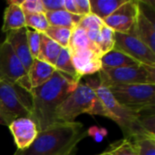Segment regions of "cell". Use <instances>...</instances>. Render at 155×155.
<instances>
[{
    "mask_svg": "<svg viewBox=\"0 0 155 155\" xmlns=\"http://www.w3.org/2000/svg\"><path fill=\"white\" fill-rule=\"evenodd\" d=\"M79 82L57 70L44 84L30 91L32 120L38 132L56 124L55 114L64 100L74 91Z\"/></svg>",
    "mask_w": 155,
    "mask_h": 155,
    "instance_id": "6da1fadb",
    "label": "cell"
},
{
    "mask_svg": "<svg viewBox=\"0 0 155 155\" xmlns=\"http://www.w3.org/2000/svg\"><path fill=\"white\" fill-rule=\"evenodd\" d=\"M87 135L81 123H56L38 132L28 148L16 150L14 155H72Z\"/></svg>",
    "mask_w": 155,
    "mask_h": 155,
    "instance_id": "7a4b0ae2",
    "label": "cell"
},
{
    "mask_svg": "<svg viewBox=\"0 0 155 155\" xmlns=\"http://www.w3.org/2000/svg\"><path fill=\"white\" fill-rule=\"evenodd\" d=\"M99 83H81L64 100L55 114L56 123H73L82 114L110 118V114L96 94Z\"/></svg>",
    "mask_w": 155,
    "mask_h": 155,
    "instance_id": "3957f363",
    "label": "cell"
},
{
    "mask_svg": "<svg viewBox=\"0 0 155 155\" xmlns=\"http://www.w3.org/2000/svg\"><path fill=\"white\" fill-rule=\"evenodd\" d=\"M96 94L108 111L110 119L115 122L121 128L124 139L133 141L138 137L152 136L140 124L138 120L139 114L119 104L108 88L99 84L96 87Z\"/></svg>",
    "mask_w": 155,
    "mask_h": 155,
    "instance_id": "277c9868",
    "label": "cell"
},
{
    "mask_svg": "<svg viewBox=\"0 0 155 155\" xmlns=\"http://www.w3.org/2000/svg\"><path fill=\"white\" fill-rule=\"evenodd\" d=\"M0 105L7 126L17 118L32 119V95L17 83L0 80Z\"/></svg>",
    "mask_w": 155,
    "mask_h": 155,
    "instance_id": "5b68a950",
    "label": "cell"
},
{
    "mask_svg": "<svg viewBox=\"0 0 155 155\" xmlns=\"http://www.w3.org/2000/svg\"><path fill=\"white\" fill-rule=\"evenodd\" d=\"M115 101L136 113L154 111L155 84H117L108 87Z\"/></svg>",
    "mask_w": 155,
    "mask_h": 155,
    "instance_id": "8992f818",
    "label": "cell"
},
{
    "mask_svg": "<svg viewBox=\"0 0 155 155\" xmlns=\"http://www.w3.org/2000/svg\"><path fill=\"white\" fill-rule=\"evenodd\" d=\"M99 84L106 88L117 84H155V67L137 64L119 68H102Z\"/></svg>",
    "mask_w": 155,
    "mask_h": 155,
    "instance_id": "52a82bcc",
    "label": "cell"
},
{
    "mask_svg": "<svg viewBox=\"0 0 155 155\" xmlns=\"http://www.w3.org/2000/svg\"><path fill=\"white\" fill-rule=\"evenodd\" d=\"M114 48L126 54L141 64L155 67V53L132 34L115 33Z\"/></svg>",
    "mask_w": 155,
    "mask_h": 155,
    "instance_id": "ba28073f",
    "label": "cell"
},
{
    "mask_svg": "<svg viewBox=\"0 0 155 155\" xmlns=\"http://www.w3.org/2000/svg\"><path fill=\"white\" fill-rule=\"evenodd\" d=\"M138 13V1L127 0L106 17L104 23L115 33L129 34L136 22Z\"/></svg>",
    "mask_w": 155,
    "mask_h": 155,
    "instance_id": "9c48e42d",
    "label": "cell"
},
{
    "mask_svg": "<svg viewBox=\"0 0 155 155\" xmlns=\"http://www.w3.org/2000/svg\"><path fill=\"white\" fill-rule=\"evenodd\" d=\"M25 74L11 45L5 40H0V80L16 83Z\"/></svg>",
    "mask_w": 155,
    "mask_h": 155,
    "instance_id": "30bf717a",
    "label": "cell"
},
{
    "mask_svg": "<svg viewBox=\"0 0 155 155\" xmlns=\"http://www.w3.org/2000/svg\"><path fill=\"white\" fill-rule=\"evenodd\" d=\"M70 54L73 64L81 77L99 73L102 69L103 54L99 52L91 49H74L70 50Z\"/></svg>",
    "mask_w": 155,
    "mask_h": 155,
    "instance_id": "8fae6325",
    "label": "cell"
},
{
    "mask_svg": "<svg viewBox=\"0 0 155 155\" xmlns=\"http://www.w3.org/2000/svg\"><path fill=\"white\" fill-rule=\"evenodd\" d=\"M55 68L54 66L41 60L34 59L27 74L16 83L30 92L32 89L46 83L53 76Z\"/></svg>",
    "mask_w": 155,
    "mask_h": 155,
    "instance_id": "7c38bea8",
    "label": "cell"
},
{
    "mask_svg": "<svg viewBox=\"0 0 155 155\" xmlns=\"http://www.w3.org/2000/svg\"><path fill=\"white\" fill-rule=\"evenodd\" d=\"M8 128L14 136L17 150L28 148L38 134L35 123L30 118H17L8 125Z\"/></svg>",
    "mask_w": 155,
    "mask_h": 155,
    "instance_id": "4fadbf2b",
    "label": "cell"
},
{
    "mask_svg": "<svg viewBox=\"0 0 155 155\" xmlns=\"http://www.w3.org/2000/svg\"><path fill=\"white\" fill-rule=\"evenodd\" d=\"M5 40L11 45L14 53L15 54L16 57L25 70V73L27 74L34 61L30 54L27 43V27L8 31Z\"/></svg>",
    "mask_w": 155,
    "mask_h": 155,
    "instance_id": "5bb4252c",
    "label": "cell"
},
{
    "mask_svg": "<svg viewBox=\"0 0 155 155\" xmlns=\"http://www.w3.org/2000/svg\"><path fill=\"white\" fill-rule=\"evenodd\" d=\"M129 34H132L136 37H138L153 53H155L154 22L140 7H139V13L136 18V22Z\"/></svg>",
    "mask_w": 155,
    "mask_h": 155,
    "instance_id": "9a60e30c",
    "label": "cell"
},
{
    "mask_svg": "<svg viewBox=\"0 0 155 155\" xmlns=\"http://www.w3.org/2000/svg\"><path fill=\"white\" fill-rule=\"evenodd\" d=\"M23 1V0H22ZM22 1H9L8 6L4 13V22L2 25V32L7 33L8 31L17 30L25 27V14L23 13L20 5Z\"/></svg>",
    "mask_w": 155,
    "mask_h": 155,
    "instance_id": "2e32d148",
    "label": "cell"
},
{
    "mask_svg": "<svg viewBox=\"0 0 155 155\" xmlns=\"http://www.w3.org/2000/svg\"><path fill=\"white\" fill-rule=\"evenodd\" d=\"M45 15L49 25L67 27L70 29H74L83 17L77 15L71 14L64 9L57 11H45Z\"/></svg>",
    "mask_w": 155,
    "mask_h": 155,
    "instance_id": "e0dca14e",
    "label": "cell"
},
{
    "mask_svg": "<svg viewBox=\"0 0 155 155\" xmlns=\"http://www.w3.org/2000/svg\"><path fill=\"white\" fill-rule=\"evenodd\" d=\"M102 68H119L141 64L126 54L114 47L101 57Z\"/></svg>",
    "mask_w": 155,
    "mask_h": 155,
    "instance_id": "ac0fdd59",
    "label": "cell"
},
{
    "mask_svg": "<svg viewBox=\"0 0 155 155\" xmlns=\"http://www.w3.org/2000/svg\"><path fill=\"white\" fill-rule=\"evenodd\" d=\"M62 51V47L46 36L45 34H41V45L39 54L36 59L49 64L54 67L55 62Z\"/></svg>",
    "mask_w": 155,
    "mask_h": 155,
    "instance_id": "d6986e66",
    "label": "cell"
},
{
    "mask_svg": "<svg viewBox=\"0 0 155 155\" xmlns=\"http://www.w3.org/2000/svg\"><path fill=\"white\" fill-rule=\"evenodd\" d=\"M103 25V20L90 14L85 16H83L77 26L83 28L85 31L87 37L98 47L101 36V28Z\"/></svg>",
    "mask_w": 155,
    "mask_h": 155,
    "instance_id": "ffe728a7",
    "label": "cell"
},
{
    "mask_svg": "<svg viewBox=\"0 0 155 155\" xmlns=\"http://www.w3.org/2000/svg\"><path fill=\"white\" fill-rule=\"evenodd\" d=\"M125 1L127 0H89L90 11L92 15L104 21Z\"/></svg>",
    "mask_w": 155,
    "mask_h": 155,
    "instance_id": "44dd1931",
    "label": "cell"
},
{
    "mask_svg": "<svg viewBox=\"0 0 155 155\" xmlns=\"http://www.w3.org/2000/svg\"><path fill=\"white\" fill-rule=\"evenodd\" d=\"M54 68H55V70L71 76L73 79H74L77 82H80V80L82 78L77 74V72H76V70L73 64L70 50L68 47L67 48H62V51H61V53H60V54H59V56L55 62Z\"/></svg>",
    "mask_w": 155,
    "mask_h": 155,
    "instance_id": "7402d4cb",
    "label": "cell"
},
{
    "mask_svg": "<svg viewBox=\"0 0 155 155\" xmlns=\"http://www.w3.org/2000/svg\"><path fill=\"white\" fill-rule=\"evenodd\" d=\"M68 48L70 50H74V49H91V50L101 53L99 48L87 37L85 31L83 28L79 27V26H76L74 29H73Z\"/></svg>",
    "mask_w": 155,
    "mask_h": 155,
    "instance_id": "603a6c76",
    "label": "cell"
},
{
    "mask_svg": "<svg viewBox=\"0 0 155 155\" xmlns=\"http://www.w3.org/2000/svg\"><path fill=\"white\" fill-rule=\"evenodd\" d=\"M73 29L67 27H61V26H52L46 29L44 33L46 36L52 39L54 42L58 44L62 48H67L69 45L70 38L72 35Z\"/></svg>",
    "mask_w": 155,
    "mask_h": 155,
    "instance_id": "cb8c5ba5",
    "label": "cell"
},
{
    "mask_svg": "<svg viewBox=\"0 0 155 155\" xmlns=\"http://www.w3.org/2000/svg\"><path fill=\"white\" fill-rule=\"evenodd\" d=\"M25 27L29 29L32 28V30H35L41 34H44L46 31V29L49 27V24L45 13L25 15Z\"/></svg>",
    "mask_w": 155,
    "mask_h": 155,
    "instance_id": "d4e9b609",
    "label": "cell"
},
{
    "mask_svg": "<svg viewBox=\"0 0 155 155\" xmlns=\"http://www.w3.org/2000/svg\"><path fill=\"white\" fill-rule=\"evenodd\" d=\"M131 142L138 155H155V137L143 136Z\"/></svg>",
    "mask_w": 155,
    "mask_h": 155,
    "instance_id": "484cf974",
    "label": "cell"
},
{
    "mask_svg": "<svg viewBox=\"0 0 155 155\" xmlns=\"http://www.w3.org/2000/svg\"><path fill=\"white\" fill-rule=\"evenodd\" d=\"M115 32L112 30L110 27H108L104 23L101 28V36H100V42L98 45V48L102 54H104L114 49V44H115V37H114Z\"/></svg>",
    "mask_w": 155,
    "mask_h": 155,
    "instance_id": "4316f807",
    "label": "cell"
},
{
    "mask_svg": "<svg viewBox=\"0 0 155 155\" xmlns=\"http://www.w3.org/2000/svg\"><path fill=\"white\" fill-rule=\"evenodd\" d=\"M108 151L110 155H138L132 142L127 139L111 144Z\"/></svg>",
    "mask_w": 155,
    "mask_h": 155,
    "instance_id": "83f0119b",
    "label": "cell"
},
{
    "mask_svg": "<svg viewBox=\"0 0 155 155\" xmlns=\"http://www.w3.org/2000/svg\"><path fill=\"white\" fill-rule=\"evenodd\" d=\"M138 120L142 127L150 135L155 137V114L154 111H145L139 113Z\"/></svg>",
    "mask_w": 155,
    "mask_h": 155,
    "instance_id": "f1b7e54d",
    "label": "cell"
},
{
    "mask_svg": "<svg viewBox=\"0 0 155 155\" xmlns=\"http://www.w3.org/2000/svg\"><path fill=\"white\" fill-rule=\"evenodd\" d=\"M27 43L30 54L33 59H36L40 50L41 45V33H38L35 30L27 28Z\"/></svg>",
    "mask_w": 155,
    "mask_h": 155,
    "instance_id": "f546056e",
    "label": "cell"
},
{
    "mask_svg": "<svg viewBox=\"0 0 155 155\" xmlns=\"http://www.w3.org/2000/svg\"><path fill=\"white\" fill-rule=\"evenodd\" d=\"M20 7L25 15L45 12L42 0H23Z\"/></svg>",
    "mask_w": 155,
    "mask_h": 155,
    "instance_id": "4dcf8cb0",
    "label": "cell"
},
{
    "mask_svg": "<svg viewBox=\"0 0 155 155\" xmlns=\"http://www.w3.org/2000/svg\"><path fill=\"white\" fill-rule=\"evenodd\" d=\"M45 11H57L64 9V0H42Z\"/></svg>",
    "mask_w": 155,
    "mask_h": 155,
    "instance_id": "1f68e13d",
    "label": "cell"
},
{
    "mask_svg": "<svg viewBox=\"0 0 155 155\" xmlns=\"http://www.w3.org/2000/svg\"><path fill=\"white\" fill-rule=\"evenodd\" d=\"M74 2H75V5H76L78 15L85 16V15L91 14L89 0H74Z\"/></svg>",
    "mask_w": 155,
    "mask_h": 155,
    "instance_id": "d6a6232c",
    "label": "cell"
},
{
    "mask_svg": "<svg viewBox=\"0 0 155 155\" xmlns=\"http://www.w3.org/2000/svg\"><path fill=\"white\" fill-rule=\"evenodd\" d=\"M88 134H91L92 136L94 137V139L98 142L102 141L103 137L106 135V130L105 129H99L96 127H93L90 130H87Z\"/></svg>",
    "mask_w": 155,
    "mask_h": 155,
    "instance_id": "836d02e7",
    "label": "cell"
},
{
    "mask_svg": "<svg viewBox=\"0 0 155 155\" xmlns=\"http://www.w3.org/2000/svg\"><path fill=\"white\" fill-rule=\"evenodd\" d=\"M64 9L65 11L71 13V14L78 15V12H77V8H76V5H75L74 0H64Z\"/></svg>",
    "mask_w": 155,
    "mask_h": 155,
    "instance_id": "e575fe53",
    "label": "cell"
},
{
    "mask_svg": "<svg viewBox=\"0 0 155 155\" xmlns=\"http://www.w3.org/2000/svg\"><path fill=\"white\" fill-rule=\"evenodd\" d=\"M0 124L6 125L7 126V124H6L5 118L4 116V114H3V111H2V108H1V105H0Z\"/></svg>",
    "mask_w": 155,
    "mask_h": 155,
    "instance_id": "d590c367",
    "label": "cell"
},
{
    "mask_svg": "<svg viewBox=\"0 0 155 155\" xmlns=\"http://www.w3.org/2000/svg\"><path fill=\"white\" fill-rule=\"evenodd\" d=\"M97 155H110V153H109V151L107 150V151H105V152H104V153H102Z\"/></svg>",
    "mask_w": 155,
    "mask_h": 155,
    "instance_id": "8d00e7d4",
    "label": "cell"
}]
</instances>
